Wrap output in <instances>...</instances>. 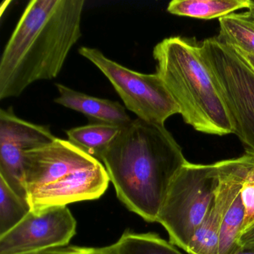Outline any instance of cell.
I'll use <instances>...</instances> for the list:
<instances>
[{"instance_id": "6da1fadb", "label": "cell", "mask_w": 254, "mask_h": 254, "mask_svg": "<svg viewBox=\"0 0 254 254\" xmlns=\"http://www.w3.org/2000/svg\"><path fill=\"white\" fill-rule=\"evenodd\" d=\"M83 0H32L0 60V99L18 97L38 81L56 78L81 38Z\"/></svg>"}, {"instance_id": "7a4b0ae2", "label": "cell", "mask_w": 254, "mask_h": 254, "mask_svg": "<svg viewBox=\"0 0 254 254\" xmlns=\"http://www.w3.org/2000/svg\"><path fill=\"white\" fill-rule=\"evenodd\" d=\"M101 161L119 199L151 223L157 222L172 182L188 163L165 126L139 119L122 127Z\"/></svg>"}, {"instance_id": "3957f363", "label": "cell", "mask_w": 254, "mask_h": 254, "mask_svg": "<svg viewBox=\"0 0 254 254\" xmlns=\"http://www.w3.org/2000/svg\"><path fill=\"white\" fill-rule=\"evenodd\" d=\"M153 57L156 73L179 107L184 123L206 134L233 133L228 111L195 38H166L154 47Z\"/></svg>"}, {"instance_id": "277c9868", "label": "cell", "mask_w": 254, "mask_h": 254, "mask_svg": "<svg viewBox=\"0 0 254 254\" xmlns=\"http://www.w3.org/2000/svg\"><path fill=\"white\" fill-rule=\"evenodd\" d=\"M23 168L32 210L97 200L111 181L99 160L59 138L25 151Z\"/></svg>"}, {"instance_id": "5b68a950", "label": "cell", "mask_w": 254, "mask_h": 254, "mask_svg": "<svg viewBox=\"0 0 254 254\" xmlns=\"http://www.w3.org/2000/svg\"><path fill=\"white\" fill-rule=\"evenodd\" d=\"M245 154L254 156V70L240 53L216 37L199 42Z\"/></svg>"}, {"instance_id": "8992f818", "label": "cell", "mask_w": 254, "mask_h": 254, "mask_svg": "<svg viewBox=\"0 0 254 254\" xmlns=\"http://www.w3.org/2000/svg\"><path fill=\"white\" fill-rule=\"evenodd\" d=\"M219 184L217 163L190 162L171 185L157 222L167 231L169 242L184 251L207 215Z\"/></svg>"}, {"instance_id": "52a82bcc", "label": "cell", "mask_w": 254, "mask_h": 254, "mask_svg": "<svg viewBox=\"0 0 254 254\" xmlns=\"http://www.w3.org/2000/svg\"><path fill=\"white\" fill-rule=\"evenodd\" d=\"M78 53L106 76L126 108L139 120L164 126L169 117L181 113L175 99L157 73H140L127 69L96 49L82 47Z\"/></svg>"}, {"instance_id": "ba28073f", "label": "cell", "mask_w": 254, "mask_h": 254, "mask_svg": "<svg viewBox=\"0 0 254 254\" xmlns=\"http://www.w3.org/2000/svg\"><path fill=\"white\" fill-rule=\"evenodd\" d=\"M77 222L66 206L32 210L0 236V254H34L68 245L76 233Z\"/></svg>"}, {"instance_id": "9c48e42d", "label": "cell", "mask_w": 254, "mask_h": 254, "mask_svg": "<svg viewBox=\"0 0 254 254\" xmlns=\"http://www.w3.org/2000/svg\"><path fill=\"white\" fill-rule=\"evenodd\" d=\"M56 138L50 127L19 118L12 108L0 111V178L23 198L27 199L23 154L50 143Z\"/></svg>"}, {"instance_id": "30bf717a", "label": "cell", "mask_w": 254, "mask_h": 254, "mask_svg": "<svg viewBox=\"0 0 254 254\" xmlns=\"http://www.w3.org/2000/svg\"><path fill=\"white\" fill-rule=\"evenodd\" d=\"M254 156L245 154L236 158L216 162L219 184L215 204L221 212L219 254H234L240 248L245 209L241 190Z\"/></svg>"}, {"instance_id": "8fae6325", "label": "cell", "mask_w": 254, "mask_h": 254, "mask_svg": "<svg viewBox=\"0 0 254 254\" xmlns=\"http://www.w3.org/2000/svg\"><path fill=\"white\" fill-rule=\"evenodd\" d=\"M59 96L55 102L88 117L93 123L126 127L132 122L124 107L117 102L80 93L67 86L56 84Z\"/></svg>"}, {"instance_id": "7c38bea8", "label": "cell", "mask_w": 254, "mask_h": 254, "mask_svg": "<svg viewBox=\"0 0 254 254\" xmlns=\"http://www.w3.org/2000/svg\"><path fill=\"white\" fill-rule=\"evenodd\" d=\"M252 0H173L168 12L180 17L213 20L225 17L239 10L249 9Z\"/></svg>"}, {"instance_id": "4fadbf2b", "label": "cell", "mask_w": 254, "mask_h": 254, "mask_svg": "<svg viewBox=\"0 0 254 254\" xmlns=\"http://www.w3.org/2000/svg\"><path fill=\"white\" fill-rule=\"evenodd\" d=\"M121 127L92 123L66 130L68 140L101 161L104 153L121 131Z\"/></svg>"}, {"instance_id": "5bb4252c", "label": "cell", "mask_w": 254, "mask_h": 254, "mask_svg": "<svg viewBox=\"0 0 254 254\" xmlns=\"http://www.w3.org/2000/svg\"><path fill=\"white\" fill-rule=\"evenodd\" d=\"M217 38L236 50L254 56V18L248 11L233 13L219 20Z\"/></svg>"}, {"instance_id": "9a60e30c", "label": "cell", "mask_w": 254, "mask_h": 254, "mask_svg": "<svg viewBox=\"0 0 254 254\" xmlns=\"http://www.w3.org/2000/svg\"><path fill=\"white\" fill-rule=\"evenodd\" d=\"M111 254H184L154 233L126 230L116 243L108 246Z\"/></svg>"}, {"instance_id": "2e32d148", "label": "cell", "mask_w": 254, "mask_h": 254, "mask_svg": "<svg viewBox=\"0 0 254 254\" xmlns=\"http://www.w3.org/2000/svg\"><path fill=\"white\" fill-rule=\"evenodd\" d=\"M221 211L215 200L210 210L193 235L185 252L188 254H219Z\"/></svg>"}, {"instance_id": "e0dca14e", "label": "cell", "mask_w": 254, "mask_h": 254, "mask_svg": "<svg viewBox=\"0 0 254 254\" xmlns=\"http://www.w3.org/2000/svg\"><path fill=\"white\" fill-rule=\"evenodd\" d=\"M31 211L27 199L13 191L0 178V236L21 222Z\"/></svg>"}, {"instance_id": "ac0fdd59", "label": "cell", "mask_w": 254, "mask_h": 254, "mask_svg": "<svg viewBox=\"0 0 254 254\" xmlns=\"http://www.w3.org/2000/svg\"><path fill=\"white\" fill-rule=\"evenodd\" d=\"M245 209L242 233L254 226V156L241 190Z\"/></svg>"}, {"instance_id": "d6986e66", "label": "cell", "mask_w": 254, "mask_h": 254, "mask_svg": "<svg viewBox=\"0 0 254 254\" xmlns=\"http://www.w3.org/2000/svg\"><path fill=\"white\" fill-rule=\"evenodd\" d=\"M34 254H111L108 247L87 248V247L66 246L46 250Z\"/></svg>"}, {"instance_id": "ffe728a7", "label": "cell", "mask_w": 254, "mask_h": 254, "mask_svg": "<svg viewBox=\"0 0 254 254\" xmlns=\"http://www.w3.org/2000/svg\"><path fill=\"white\" fill-rule=\"evenodd\" d=\"M239 245L243 247H254V226L242 233Z\"/></svg>"}, {"instance_id": "44dd1931", "label": "cell", "mask_w": 254, "mask_h": 254, "mask_svg": "<svg viewBox=\"0 0 254 254\" xmlns=\"http://www.w3.org/2000/svg\"><path fill=\"white\" fill-rule=\"evenodd\" d=\"M237 50V51L240 53L241 56L244 58V59H245V60L248 62V64H249L250 66H251V67L252 68V69L254 70V56H253V55L247 54V53H242V52L239 51V50Z\"/></svg>"}, {"instance_id": "7402d4cb", "label": "cell", "mask_w": 254, "mask_h": 254, "mask_svg": "<svg viewBox=\"0 0 254 254\" xmlns=\"http://www.w3.org/2000/svg\"><path fill=\"white\" fill-rule=\"evenodd\" d=\"M234 254H254V247L240 246Z\"/></svg>"}, {"instance_id": "603a6c76", "label": "cell", "mask_w": 254, "mask_h": 254, "mask_svg": "<svg viewBox=\"0 0 254 254\" xmlns=\"http://www.w3.org/2000/svg\"><path fill=\"white\" fill-rule=\"evenodd\" d=\"M248 11L254 18V0H252V4H251V8H250Z\"/></svg>"}]
</instances>
